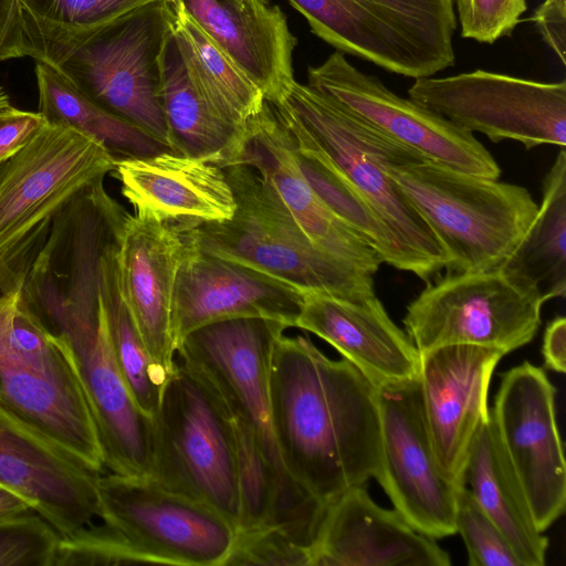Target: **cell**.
Here are the masks:
<instances>
[{"mask_svg": "<svg viewBox=\"0 0 566 566\" xmlns=\"http://www.w3.org/2000/svg\"><path fill=\"white\" fill-rule=\"evenodd\" d=\"M276 444L290 476L328 505L375 479L380 457L377 387L307 335L276 339L270 363Z\"/></svg>", "mask_w": 566, "mask_h": 566, "instance_id": "obj_1", "label": "cell"}, {"mask_svg": "<svg viewBox=\"0 0 566 566\" xmlns=\"http://www.w3.org/2000/svg\"><path fill=\"white\" fill-rule=\"evenodd\" d=\"M355 119L382 170L437 237L448 259L444 270H499L537 213L530 191L450 168Z\"/></svg>", "mask_w": 566, "mask_h": 566, "instance_id": "obj_2", "label": "cell"}, {"mask_svg": "<svg viewBox=\"0 0 566 566\" xmlns=\"http://www.w3.org/2000/svg\"><path fill=\"white\" fill-rule=\"evenodd\" d=\"M40 245L34 239L0 262V403L104 472L97 428L74 367L24 297Z\"/></svg>", "mask_w": 566, "mask_h": 566, "instance_id": "obj_3", "label": "cell"}, {"mask_svg": "<svg viewBox=\"0 0 566 566\" xmlns=\"http://www.w3.org/2000/svg\"><path fill=\"white\" fill-rule=\"evenodd\" d=\"M237 208L231 219L195 228L200 250L304 291L346 298L375 294L374 274L316 245L252 167L224 166Z\"/></svg>", "mask_w": 566, "mask_h": 566, "instance_id": "obj_4", "label": "cell"}, {"mask_svg": "<svg viewBox=\"0 0 566 566\" xmlns=\"http://www.w3.org/2000/svg\"><path fill=\"white\" fill-rule=\"evenodd\" d=\"M151 422L150 479L214 510L237 530L235 436L222 398L197 370L176 357Z\"/></svg>", "mask_w": 566, "mask_h": 566, "instance_id": "obj_5", "label": "cell"}, {"mask_svg": "<svg viewBox=\"0 0 566 566\" xmlns=\"http://www.w3.org/2000/svg\"><path fill=\"white\" fill-rule=\"evenodd\" d=\"M103 260V259H102ZM64 349L92 411L108 472L151 476L153 422L132 397L109 343L102 294L88 287L35 311Z\"/></svg>", "mask_w": 566, "mask_h": 566, "instance_id": "obj_6", "label": "cell"}, {"mask_svg": "<svg viewBox=\"0 0 566 566\" xmlns=\"http://www.w3.org/2000/svg\"><path fill=\"white\" fill-rule=\"evenodd\" d=\"M169 29V0H156L83 36L50 65L95 104L169 148L160 99Z\"/></svg>", "mask_w": 566, "mask_h": 566, "instance_id": "obj_7", "label": "cell"}, {"mask_svg": "<svg viewBox=\"0 0 566 566\" xmlns=\"http://www.w3.org/2000/svg\"><path fill=\"white\" fill-rule=\"evenodd\" d=\"M313 34L336 49L410 78L455 62L453 0H287Z\"/></svg>", "mask_w": 566, "mask_h": 566, "instance_id": "obj_8", "label": "cell"}, {"mask_svg": "<svg viewBox=\"0 0 566 566\" xmlns=\"http://www.w3.org/2000/svg\"><path fill=\"white\" fill-rule=\"evenodd\" d=\"M268 103L286 128L316 146L371 205L409 258L413 275L428 282L446 269L437 237L382 170L352 115L296 80Z\"/></svg>", "mask_w": 566, "mask_h": 566, "instance_id": "obj_9", "label": "cell"}, {"mask_svg": "<svg viewBox=\"0 0 566 566\" xmlns=\"http://www.w3.org/2000/svg\"><path fill=\"white\" fill-rule=\"evenodd\" d=\"M543 304L500 270L446 271L408 304L402 323L419 354L473 345L506 355L534 339Z\"/></svg>", "mask_w": 566, "mask_h": 566, "instance_id": "obj_10", "label": "cell"}, {"mask_svg": "<svg viewBox=\"0 0 566 566\" xmlns=\"http://www.w3.org/2000/svg\"><path fill=\"white\" fill-rule=\"evenodd\" d=\"M97 486L98 518L124 538L142 564L226 565L235 528L214 510L150 478L107 471Z\"/></svg>", "mask_w": 566, "mask_h": 566, "instance_id": "obj_11", "label": "cell"}, {"mask_svg": "<svg viewBox=\"0 0 566 566\" xmlns=\"http://www.w3.org/2000/svg\"><path fill=\"white\" fill-rule=\"evenodd\" d=\"M413 102L491 142L516 140L526 149L566 146V82H539L474 70L416 78Z\"/></svg>", "mask_w": 566, "mask_h": 566, "instance_id": "obj_12", "label": "cell"}, {"mask_svg": "<svg viewBox=\"0 0 566 566\" xmlns=\"http://www.w3.org/2000/svg\"><path fill=\"white\" fill-rule=\"evenodd\" d=\"M115 166L116 159L95 138L48 123L0 168V262Z\"/></svg>", "mask_w": 566, "mask_h": 566, "instance_id": "obj_13", "label": "cell"}, {"mask_svg": "<svg viewBox=\"0 0 566 566\" xmlns=\"http://www.w3.org/2000/svg\"><path fill=\"white\" fill-rule=\"evenodd\" d=\"M307 85L368 127L431 160L485 178L501 176L496 160L472 133L395 94L338 51L319 65L308 66Z\"/></svg>", "mask_w": 566, "mask_h": 566, "instance_id": "obj_14", "label": "cell"}, {"mask_svg": "<svg viewBox=\"0 0 566 566\" xmlns=\"http://www.w3.org/2000/svg\"><path fill=\"white\" fill-rule=\"evenodd\" d=\"M555 397L545 370L524 361L501 375L490 408L500 447L543 533L566 505V464Z\"/></svg>", "mask_w": 566, "mask_h": 566, "instance_id": "obj_15", "label": "cell"}, {"mask_svg": "<svg viewBox=\"0 0 566 566\" xmlns=\"http://www.w3.org/2000/svg\"><path fill=\"white\" fill-rule=\"evenodd\" d=\"M377 405L380 457L375 479L416 531L434 539L455 534L459 488L436 459L419 379L377 387Z\"/></svg>", "mask_w": 566, "mask_h": 566, "instance_id": "obj_16", "label": "cell"}, {"mask_svg": "<svg viewBox=\"0 0 566 566\" xmlns=\"http://www.w3.org/2000/svg\"><path fill=\"white\" fill-rule=\"evenodd\" d=\"M287 328L260 317L209 324L188 334L176 357L197 370L250 428L280 478L290 488L304 490L284 467L271 415L270 363L276 339Z\"/></svg>", "mask_w": 566, "mask_h": 566, "instance_id": "obj_17", "label": "cell"}, {"mask_svg": "<svg viewBox=\"0 0 566 566\" xmlns=\"http://www.w3.org/2000/svg\"><path fill=\"white\" fill-rule=\"evenodd\" d=\"M101 474L43 429L0 403V485L28 500L61 537L98 518Z\"/></svg>", "mask_w": 566, "mask_h": 566, "instance_id": "obj_18", "label": "cell"}, {"mask_svg": "<svg viewBox=\"0 0 566 566\" xmlns=\"http://www.w3.org/2000/svg\"><path fill=\"white\" fill-rule=\"evenodd\" d=\"M198 224L128 213L117 247L123 298L154 361L167 375L176 364L172 301L178 272L197 245Z\"/></svg>", "mask_w": 566, "mask_h": 566, "instance_id": "obj_19", "label": "cell"}, {"mask_svg": "<svg viewBox=\"0 0 566 566\" xmlns=\"http://www.w3.org/2000/svg\"><path fill=\"white\" fill-rule=\"evenodd\" d=\"M501 350L447 345L420 354L419 385L438 464L455 486L465 485L468 454L490 416L488 394Z\"/></svg>", "mask_w": 566, "mask_h": 566, "instance_id": "obj_20", "label": "cell"}, {"mask_svg": "<svg viewBox=\"0 0 566 566\" xmlns=\"http://www.w3.org/2000/svg\"><path fill=\"white\" fill-rule=\"evenodd\" d=\"M233 164L258 171L314 245L371 274L377 272L380 256L311 188L295 161L289 133L268 102L221 163L223 167Z\"/></svg>", "mask_w": 566, "mask_h": 566, "instance_id": "obj_21", "label": "cell"}, {"mask_svg": "<svg viewBox=\"0 0 566 566\" xmlns=\"http://www.w3.org/2000/svg\"><path fill=\"white\" fill-rule=\"evenodd\" d=\"M303 292L252 268L200 250L189 252L172 301L176 347L191 332L218 322L260 317L294 327Z\"/></svg>", "mask_w": 566, "mask_h": 566, "instance_id": "obj_22", "label": "cell"}, {"mask_svg": "<svg viewBox=\"0 0 566 566\" xmlns=\"http://www.w3.org/2000/svg\"><path fill=\"white\" fill-rule=\"evenodd\" d=\"M311 566H449L434 538L396 510L379 506L366 484L328 503L312 547Z\"/></svg>", "mask_w": 566, "mask_h": 566, "instance_id": "obj_23", "label": "cell"}, {"mask_svg": "<svg viewBox=\"0 0 566 566\" xmlns=\"http://www.w3.org/2000/svg\"><path fill=\"white\" fill-rule=\"evenodd\" d=\"M294 327L328 343L376 387L419 376V352L376 294L346 298L304 291Z\"/></svg>", "mask_w": 566, "mask_h": 566, "instance_id": "obj_24", "label": "cell"}, {"mask_svg": "<svg viewBox=\"0 0 566 566\" xmlns=\"http://www.w3.org/2000/svg\"><path fill=\"white\" fill-rule=\"evenodd\" d=\"M134 214L193 224L224 221L237 202L219 163L163 150L116 160L113 171Z\"/></svg>", "mask_w": 566, "mask_h": 566, "instance_id": "obj_25", "label": "cell"}, {"mask_svg": "<svg viewBox=\"0 0 566 566\" xmlns=\"http://www.w3.org/2000/svg\"><path fill=\"white\" fill-rule=\"evenodd\" d=\"M188 15L273 102L295 81L297 39L269 0H179Z\"/></svg>", "mask_w": 566, "mask_h": 566, "instance_id": "obj_26", "label": "cell"}, {"mask_svg": "<svg viewBox=\"0 0 566 566\" xmlns=\"http://www.w3.org/2000/svg\"><path fill=\"white\" fill-rule=\"evenodd\" d=\"M506 537L522 566H544L548 538L500 447L491 416L479 429L465 464V485Z\"/></svg>", "mask_w": 566, "mask_h": 566, "instance_id": "obj_27", "label": "cell"}, {"mask_svg": "<svg viewBox=\"0 0 566 566\" xmlns=\"http://www.w3.org/2000/svg\"><path fill=\"white\" fill-rule=\"evenodd\" d=\"M537 213L499 269L543 303L566 294V151L560 147L542 184Z\"/></svg>", "mask_w": 566, "mask_h": 566, "instance_id": "obj_28", "label": "cell"}, {"mask_svg": "<svg viewBox=\"0 0 566 566\" xmlns=\"http://www.w3.org/2000/svg\"><path fill=\"white\" fill-rule=\"evenodd\" d=\"M170 29L188 75L214 114L243 130L265 104L262 91L188 15L179 0L169 1Z\"/></svg>", "mask_w": 566, "mask_h": 566, "instance_id": "obj_29", "label": "cell"}, {"mask_svg": "<svg viewBox=\"0 0 566 566\" xmlns=\"http://www.w3.org/2000/svg\"><path fill=\"white\" fill-rule=\"evenodd\" d=\"M160 99L170 150L221 165L242 130L218 117L195 87L171 29L160 54Z\"/></svg>", "mask_w": 566, "mask_h": 566, "instance_id": "obj_30", "label": "cell"}, {"mask_svg": "<svg viewBox=\"0 0 566 566\" xmlns=\"http://www.w3.org/2000/svg\"><path fill=\"white\" fill-rule=\"evenodd\" d=\"M35 75L38 112L49 124L67 126L95 138L116 160L170 150L137 126L95 104L54 66L38 61Z\"/></svg>", "mask_w": 566, "mask_h": 566, "instance_id": "obj_31", "label": "cell"}, {"mask_svg": "<svg viewBox=\"0 0 566 566\" xmlns=\"http://www.w3.org/2000/svg\"><path fill=\"white\" fill-rule=\"evenodd\" d=\"M285 129L295 161L318 198L378 253L382 263L413 274L409 258L364 196L316 146Z\"/></svg>", "mask_w": 566, "mask_h": 566, "instance_id": "obj_32", "label": "cell"}, {"mask_svg": "<svg viewBox=\"0 0 566 566\" xmlns=\"http://www.w3.org/2000/svg\"><path fill=\"white\" fill-rule=\"evenodd\" d=\"M23 56L51 64L83 36L156 0H19Z\"/></svg>", "mask_w": 566, "mask_h": 566, "instance_id": "obj_33", "label": "cell"}, {"mask_svg": "<svg viewBox=\"0 0 566 566\" xmlns=\"http://www.w3.org/2000/svg\"><path fill=\"white\" fill-rule=\"evenodd\" d=\"M119 234L120 231L107 244L102 260L107 332L116 365L132 397L138 408L151 418L169 375L151 358L123 298L117 270Z\"/></svg>", "mask_w": 566, "mask_h": 566, "instance_id": "obj_34", "label": "cell"}, {"mask_svg": "<svg viewBox=\"0 0 566 566\" xmlns=\"http://www.w3.org/2000/svg\"><path fill=\"white\" fill-rule=\"evenodd\" d=\"M454 523L455 533L465 545L470 566H522L506 537L467 485L457 492Z\"/></svg>", "mask_w": 566, "mask_h": 566, "instance_id": "obj_35", "label": "cell"}, {"mask_svg": "<svg viewBox=\"0 0 566 566\" xmlns=\"http://www.w3.org/2000/svg\"><path fill=\"white\" fill-rule=\"evenodd\" d=\"M61 535L34 510L0 522V566H53Z\"/></svg>", "mask_w": 566, "mask_h": 566, "instance_id": "obj_36", "label": "cell"}, {"mask_svg": "<svg viewBox=\"0 0 566 566\" xmlns=\"http://www.w3.org/2000/svg\"><path fill=\"white\" fill-rule=\"evenodd\" d=\"M142 564L124 538L105 523L60 537L53 566H117Z\"/></svg>", "mask_w": 566, "mask_h": 566, "instance_id": "obj_37", "label": "cell"}, {"mask_svg": "<svg viewBox=\"0 0 566 566\" xmlns=\"http://www.w3.org/2000/svg\"><path fill=\"white\" fill-rule=\"evenodd\" d=\"M461 36L493 44L511 36L527 9L526 0H453Z\"/></svg>", "mask_w": 566, "mask_h": 566, "instance_id": "obj_38", "label": "cell"}, {"mask_svg": "<svg viewBox=\"0 0 566 566\" xmlns=\"http://www.w3.org/2000/svg\"><path fill=\"white\" fill-rule=\"evenodd\" d=\"M311 559L308 549L274 527H264L235 532L234 544L224 566H311Z\"/></svg>", "mask_w": 566, "mask_h": 566, "instance_id": "obj_39", "label": "cell"}, {"mask_svg": "<svg viewBox=\"0 0 566 566\" xmlns=\"http://www.w3.org/2000/svg\"><path fill=\"white\" fill-rule=\"evenodd\" d=\"M48 124L40 112L12 107L0 115V168Z\"/></svg>", "mask_w": 566, "mask_h": 566, "instance_id": "obj_40", "label": "cell"}, {"mask_svg": "<svg viewBox=\"0 0 566 566\" xmlns=\"http://www.w3.org/2000/svg\"><path fill=\"white\" fill-rule=\"evenodd\" d=\"M532 20L545 43L566 63V0H544Z\"/></svg>", "mask_w": 566, "mask_h": 566, "instance_id": "obj_41", "label": "cell"}, {"mask_svg": "<svg viewBox=\"0 0 566 566\" xmlns=\"http://www.w3.org/2000/svg\"><path fill=\"white\" fill-rule=\"evenodd\" d=\"M19 0H0V61L22 57Z\"/></svg>", "mask_w": 566, "mask_h": 566, "instance_id": "obj_42", "label": "cell"}, {"mask_svg": "<svg viewBox=\"0 0 566 566\" xmlns=\"http://www.w3.org/2000/svg\"><path fill=\"white\" fill-rule=\"evenodd\" d=\"M542 354L544 367L564 374L566 369V319L557 316L552 319L543 336Z\"/></svg>", "mask_w": 566, "mask_h": 566, "instance_id": "obj_43", "label": "cell"}, {"mask_svg": "<svg viewBox=\"0 0 566 566\" xmlns=\"http://www.w3.org/2000/svg\"><path fill=\"white\" fill-rule=\"evenodd\" d=\"M33 507L23 496L0 485V522L20 516Z\"/></svg>", "mask_w": 566, "mask_h": 566, "instance_id": "obj_44", "label": "cell"}, {"mask_svg": "<svg viewBox=\"0 0 566 566\" xmlns=\"http://www.w3.org/2000/svg\"><path fill=\"white\" fill-rule=\"evenodd\" d=\"M13 107L7 92L0 86V115Z\"/></svg>", "mask_w": 566, "mask_h": 566, "instance_id": "obj_45", "label": "cell"}, {"mask_svg": "<svg viewBox=\"0 0 566 566\" xmlns=\"http://www.w3.org/2000/svg\"><path fill=\"white\" fill-rule=\"evenodd\" d=\"M169 1H171V0H169Z\"/></svg>", "mask_w": 566, "mask_h": 566, "instance_id": "obj_46", "label": "cell"}, {"mask_svg": "<svg viewBox=\"0 0 566 566\" xmlns=\"http://www.w3.org/2000/svg\"><path fill=\"white\" fill-rule=\"evenodd\" d=\"M20 2V1H19Z\"/></svg>", "mask_w": 566, "mask_h": 566, "instance_id": "obj_47", "label": "cell"}]
</instances>
